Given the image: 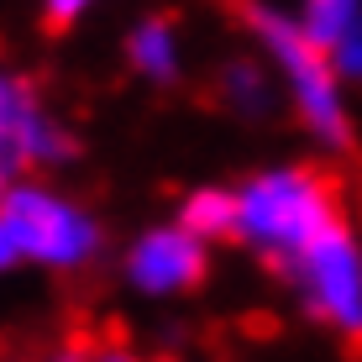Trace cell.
Returning a JSON list of instances; mask_svg holds the SVG:
<instances>
[{
    "label": "cell",
    "instance_id": "1",
    "mask_svg": "<svg viewBox=\"0 0 362 362\" xmlns=\"http://www.w3.org/2000/svg\"><path fill=\"white\" fill-rule=\"evenodd\" d=\"M236 16H242L247 42L263 53V64L279 79L284 110L299 127V136L315 153H331V158L352 153V142H357V105L352 100L357 95L336 74L331 53L299 27L294 6H284V0H242Z\"/></svg>",
    "mask_w": 362,
    "mask_h": 362
},
{
    "label": "cell",
    "instance_id": "2",
    "mask_svg": "<svg viewBox=\"0 0 362 362\" xmlns=\"http://www.w3.org/2000/svg\"><path fill=\"white\" fill-rule=\"evenodd\" d=\"M231 184H236V236H231V247H242L273 279L326 226L352 216L341 179L326 173L320 163H305V158H268V163H252Z\"/></svg>",
    "mask_w": 362,
    "mask_h": 362
},
{
    "label": "cell",
    "instance_id": "3",
    "mask_svg": "<svg viewBox=\"0 0 362 362\" xmlns=\"http://www.w3.org/2000/svg\"><path fill=\"white\" fill-rule=\"evenodd\" d=\"M0 221L21 252V268H37L47 279H79L110 252L105 216L53 173H27L0 194Z\"/></svg>",
    "mask_w": 362,
    "mask_h": 362
},
{
    "label": "cell",
    "instance_id": "4",
    "mask_svg": "<svg viewBox=\"0 0 362 362\" xmlns=\"http://www.w3.org/2000/svg\"><path fill=\"white\" fill-rule=\"evenodd\" d=\"M279 284L289 289L310 326L341 336V341H362V226L352 216L320 231L279 273Z\"/></svg>",
    "mask_w": 362,
    "mask_h": 362
},
{
    "label": "cell",
    "instance_id": "5",
    "mask_svg": "<svg viewBox=\"0 0 362 362\" xmlns=\"http://www.w3.org/2000/svg\"><path fill=\"white\" fill-rule=\"evenodd\" d=\"M84 142L21 64L0 58V194L27 173H69Z\"/></svg>",
    "mask_w": 362,
    "mask_h": 362
},
{
    "label": "cell",
    "instance_id": "6",
    "mask_svg": "<svg viewBox=\"0 0 362 362\" xmlns=\"http://www.w3.org/2000/svg\"><path fill=\"white\" fill-rule=\"evenodd\" d=\"M210 268H216V247L189 226H179L173 216L136 226L116 252L121 289L147 299V305H173V299L199 294L210 284Z\"/></svg>",
    "mask_w": 362,
    "mask_h": 362
},
{
    "label": "cell",
    "instance_id": "7",
    "mask_svg": "<svg viewBox=\"0 0 362 362\" xmlns=\"http://www.w3.org/2000/svg\"><path fill=\"white\" fill-rule=\"evenodd\" d=\"M121 69L132 74L142 90H179L189 74V37L184 21L168 6L136 11L121 32Z\"/></svg>",
    "mask_w": 362,
    "mask_h": 362
},
{
    "label": "cell",
    "instance_id": "8",
    "mask_svg": "<svg viewBox=\"0 0 362 362\" xmlns=\"http://www.w3.org/2000/svg\"><path fill=\"white\" fill-rule=\"evenodd\" d=\"M210 95H216V105L226 110V116L247 121V127H263L273 121V110L284 105L279 95V79H273V69L263 64V53L257 47H242V53H226L210 74Z\"/></svg>",
    "mask_w": 362,
    "mask_h": 362
},
{
    "label": "cell",
    "instance_id": "9",
    "mask_svg": "<svg viewBox=\"0 0 362 362\" xmlns=\"http://www.w3.org/2000/svg\"><path fill=\"white\" fill-rule=\"evenodd\" d=\"M173 221L189 226L194 236H205L210 247L231 242V236H236V184L199 179V184H189V189H179V199H173Z\"/></svg>",
    "mask_w": 362,
    "mask_h": 362
},
{
    "label": "cell",
    "instance_id": "10",
    "mask_svg": "<svg viewBox=\"0 0 362 362\" xmlns=\"http://www.w3.org/2000/svg\"><path fill=\"white\" fill-rule=\"evenodd\" d=\"M294 16H299V27L331 53V47L362 21V0H294Z\"/></svg>",
    "mask_w": 362,
    "mask_h": 362
},
{
    "label": "cell",
    "instance_id": "11",
    "mask_svg": "<svg viewBox=\"0 0 362 362\" xmlns=\"http://www.w3.org/2000/svg\"><path fill=\"white\" fill-rule=\"evenodd\" d=\"M100 6H105V0H37V21H42V32L64 37V32H79Z\"/></svg>",
    "mask_w": 362,
    "mask_h": 362
},
{
    "label": "cell",
    "instance_id": "12",
    "mask_svg": "<svg viewBox=\"0 0 362 362\" xmlns=\"http://www.w3.org/2000/svg\"><path fill=\"white\" fill-rule=\"evenodd\" d=\"M331 64H336V74L346 79V90L362 95V21H357V27L346 32L336 47H331Z\"/></svg>",
    "mask_w": 362,
    "mask_h": 362
},
{
    "label": "cell",
    "instance_id": "13",
    "mask_svg": "<svg viewBox=\"0 0 362 362\" xmlns=\"http://www.w3.org/2000/svg\"><path fill=\"white\" fill-rule=\"evenodd\" d=\"M90 362H147V357L136 352L132 341H95L90 346Z\"/></svg>",
    "mask_w": 362,
    "mask_h": 362
},
{
    "label": "cell",
    "instance_id": "14",
    "mask_svg": "<svg viewBox=\"0 0 362 362\" xmlns=\"http://www.w3.org/2000/svg\"><path fill=\"white\" fill-rule=\"evenodd\" d=\"M32 362H90V346L84 341H53V346H42Z\"/></svg>",
    "mask_w": 362,
    "mask_h": 362
},
{
    "label": "cell",
    "instance_id": "15",
    "mask_svg": "<svg viewBox=\"0 0 362 362\" xmlns=\"http://www.w3.org/2000/svg\"><path fill=\"white\" fill-rule=\"evenodd\" d=\"M16 268H21V252H16V242H11L6 221H0V279H11Z\"/></svg>",
    "mask_w": 362,
    "mask_h": 362
},
{
    "label": "cell",
    "instance_id": "16",
    "mask_svg": "<svg viewBox=\"0 0 362 362\" xmlns=\"http://www.w3.org/2000/svg\"><path fill=\"white\" fill-rule=\"evenodd\" d=\"M168 362H205V357H168Z\"/></svg>",
    "mask_w": 362,
    "mask_h": 362
}]
</instances>
